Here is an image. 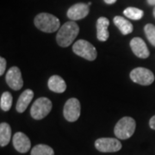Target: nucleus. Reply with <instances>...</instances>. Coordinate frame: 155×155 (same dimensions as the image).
<instances>
[{
  "label": "nucleus",
  "mask_w": 155,
  "mask_h": 155,
  "mask_svg": "<svg viewBox=\"0 0 155 155\" xmlns=\"http://www.w3.org/2000/svg\"><path fill=\"white\" fill-rule=\"evenodd\" d=\"M34 97V91L31 90H26L22 92L21 96L19 97V98L17 100V112L19 113H22L27 110L28 106L29 105V104L31 103V101Z\"/></svg>",
  "instance_id": "nucleus-14"
},
{
  "label": "nucleus",
  "mask_w": 155,
  "mask_h": 155,
  "mask_svg": "<svg viewBox=\"0 0 155 155\" xmlns=\"http://www.w3.org/2000/svg\"><path fill=\"white\" fill-rule=\"evenodd\" d=\"M35 27L45 33H54L61 28L59 18L49 13H40L35 20Z\"/></svg>",
  "instance_id": "nucleus-2"
},
{
  "label": "nucleus",
  "mask_w": 155,
  "mask_h": 155,
  "mask_svg": "<svg viewBox=\"0 0 155 155\" xmlns=\"http://www.w3.org/2000/svg\"><path fill=\"white\" fill-rule=\"evenodd\" d=\"M153 16H154L155 17V7H154V9H153Z\"/></svg>",
  "instance_id": "nucleus-26"
},
{
  "label": "nucleus",
  "mask_w": 155,
  "mask_h": 155,
  "mask_svg": "<svg viewBox=\"0 0 155 155\" xmlns=\"http://www.w3.org/2000/svg\"><path fill=\"white\" fill-rule=\"evenodd\" d=\"M149 125L150 127H151L152 129H154L155 130V116H153L151 119H150Z\"/></svg>",
  "instance_id": "nucleus-23"
},
{
  "label": "nucleus",
  "mask_w": 155,
  "mask_h": 155,
  "mask_svg": "<svg viewBox=\"0 0 155 155\" xmlns=\"http://www.w3.org/2000/svg\"><path fill=\"white\" fill-rule=\"evenodd\" d=\"M5 79L7 84L14 91H19L23 85L22 73L20 69L17 67H12L7 72Z\"/></svg>",
  "instance_id": "nucleus-9"
},
{
  "label": "nucleus",
  "mask_w": 155,
  "mask_h": 155,
  "mask_svg": "<svg viewBox=\"0 0 155 155\" xmlns=\"http://www.w3.org/2000/svg\"><path fill=\"white\" fill-rule=\"evenodd\" d=\"M52 102L47 97H40L33 104L30 115L35 120H41L47 116L52 110Z\"/></svg>",
  "instance_id": "nucleus-5"
},
{
  "label": "nucleus",
  "mask_w": 155,
  "mask_h": 155,
  "mask_svg": "<svg viewBox=\"0 0 155 155\" xmlns=\"http://www.w3.org/2000/svg\"><path fill=\"white\" fill-rule=\"evenodd\" d=\"M147 3L150 5H155V0H147Z\"/></svg>",
  "instance_id": "nucleus-25"
},
{
  "label": "nucleus",
  "mask_w": 155,
  "mask_h": 155,
  "mask_svg": "<svg viewBox=\"0 0 155 155\" xmlns=\"http://www.w3.org/2000/svg\"><path fill=\"white\" fill-rule=\"evenodd\" d=\"M110 25L109 19L106 17H99L97 22V37L100 41H105L108 40L110 34L108 27Z\"/></svg>",
  "instance_id": "nucleus-13"
},
{
  "label": "nucleus",
  "mask_w": 155,
  "mask_h": 155,
  "mask_svg": "<svg viewBox=\"0 0 155 155\" xmlns=\"http://www.w3.org/2000/svg\"><path fill=\"white\" fill-rule=\"evenodd\" d=\"M11 138V126L6 123L2 122L0 124V146L5 147L9 144Z\"/></svg>",
  "instance_id": "nucleus-17"
},
{
  "label": "nucleus",
  "mask_w": 155,
  "mask_h": 155,
  "mask_svg": "<svg viewBox=\"0 0 155 155\" xmlns=\"http://www.w3.org/2000/svg\"><path fill=\"white\" fill-rule=\"evenodd\" d=\"M136 122L132 117L125 116L122 117L116 123L114 128V132L117 138L121 140H127L130 138L135 131Z\"/></svg>",
  "instance_id": "nucleus-3"
},
{
  "label": "nucleus",
  "mask_w": 155,
  "mask_h": 155,
  "mask_svg": "<svg viewBox=\"0 0 155 155\" xmlns=\"http://www.w3.org/2000/svg\"><path fill=\"white\" fill-rule=\"evenodd\" d=\"M145 34L147 40L153 46L155 47V26L153 24L148 23L145 26L144 28Z\"/></svg>",
  "instance_id": "nucleus-21"
},
{
  "label": "nucleus",
  "mask_w": 155,
  "mask_h": 155,
  "mask_svg": "<svg viewBox=\"0 0 155 155\" xmlns=\"http://www.w3.org/2000/svg\"><path fill=\"white\" fill-rule=\"evenodd\" d=\"M95 147L102 153H114L122 149L121 142L115 138H100L95 141Z\"/></svg>",
  "instance_id": "nucleus-8"
},
{
  "label": "nucleus",
  "mask_w": 155,
  "mask_h": 155,
  "mask_svg": "<svg viewBox=\"0 0 155 155\" xmlns=\"http://www.w3.org/2000/svg\"><path fill=\"white\" fill-rule=\"evenodd\" d=\"M89 11L90 9L88 5L78 3L69 8V10L67 11V17L72 21L81 20L88 16Z\"/></svg>",
  "instance_id": "nucleus-11"
},
{
  "label": "nucleus",
  "mask_w": 155,
  "mask_h": 155,
  "mask_svg": "<svg viewBox=\"0 0 155 155\" xmlns=\"http://www.w3.org/2000/svg\"><path fill=\"white\" fill-rule=\"evenodd\" d=\"M72 51L77 55L90 61L96 60L97 56L96 48L85 40H78L76 41L72 46Z\"/></svg>",
  "instance_id": "nucleus-4"
},
{
  "label": "nucleus",
  "mask_w": 155,
  "mask_h": 155,
  "mask_svg": "<svg viewBox=\"0 0 155 155\" xmlns=\"http://www.w3.org/2000/svg\"><path fill=\"white\" fill-rule=\"evenodd\" d=\"M104 2H105L106 4H108V5H113V4L116 3V0H104Z\"/></svg>",
  "instance_id": "nucleus-24"
},
{
  "label": "nucleus",
  "mask_w": 155,
  "mask_h": 155,
  "mask_svg": "<svg viewBox=\"0 0 155 155\" xmlns=\"http://www.w3.org/2000/svg\"><path fill=\"white\" fill-rule=\"evenodd\" d=\"M12 96L10 92L5 91L4 92L1 96V99H0V107L1 110L4 111H8L11 110V105H12Z\"/></svg>",
  "instance_id": "nucleus-20"
},
{
  "label": "nucleus",
  "mask_w": 155,
  "mask_h": 155,
  "mask_svg": "<svg viewBox=\"0 0 155 155\" xmlns=\"http://www.w3.org/2000/svg\"><path fill=\"white\" fill-rule=\"evenodd\" d=\"M87 5H88L90 6V5H91V2H89V3H88V4H87Z\"/></svg>",
  "instance_id": "nucleus-27"
},
{
  "label": "nucleus",
  "mask_w": 155,
  "mask_h": 155,
  "mask_svg": "<svg viewBox=\"0 0 155 155\" xmlns=\"http://www.w3.org/2000/svg\"><path fill=\"white\" fill-rule=\"evenodd\" d=\"M78 32L79 27L76 22L73 21L67 22L59 29L56 35V41L59 46L67 48L72 44L78 35Z\"/></svg>",
  "instance_id": "nucleus-1"
},
{
  "label": "nucleus",
  "mask_w": 155,
  "mask_h": 155,
  "mask_svg": "<svg viewBox=\"0 0 155 155\" xmlns=\"http://www.w3.org/2000/svg\"><path fill=\"white\" fill-rule=\"evenodd\" d=\"M12 142L15 149L21 153H26L31 147L30 140L25 134L17 132L12 138Z\"/></svg>",
  "instance_id": "nucleus-10"
},
{
  "label": "nucleus",
  "mask_w": 155,
  "mask_h": 155,
  "mask_svg": "<svg viewBox=\"0 0 155 155\" xmlns=\"http://www.w3.org/2000/svg\"><path fill=\"white\" fill-rule=\"evenodd\" d=\"M6 68V61L5 58L1 57L0 58V75H3L5 71Z\"/></svg>",
  "instance_id": "nucleus-22"
},
{
  "label": "nucleus",
  "mask_w": 155,
  "mask_h": 155,
  "mask_svg": "<svg viewBox=\"0 0 155 155\" xmlns=\"http://www.w3.org/2000/svg\"><path fill=\"white\" fill-rule=\"evenodd\" d=\"M123 14L127 17L130 18L132 20H140V18H142L144 12L143 11L140 10L138 8H134V7H128L125 11H123Z\"/></svg>",
  "instance_id": "nucleus-19"
},
{
  "label": "nucleus",
  "mask_w": 155,
  "mask_h": 155,
  "mask_svg": "<svg viewBox=\"0 0 155 155\" xmlns=\"http://www.w3.org/2000/svg\"><path fill=\"white\" fill-rule=\"evenodd\" d=\"M48 85L50 91L56 93H62L67 90V84L65 80L59 75H54L50 77L48 82Z\"/></svg>",
  "instance_id": "nucleus-15"
},
{
  "label": "nucleus",
  "mask_w": 155,
  "mask_h": 155,
  "mask_svg": "<svg viewBox=\"0 0 155 155\" xmlns=\"http://www.w3.org/2000/svg\"><path fill=\"white\" fill-rule=\"evenodd\" d=\"M130 48L135 55L140 59H147L150 55L148 48L141 38L135 37L130 41Z\"/></svg>",
  "instance_id": "nucleus-12"
},
{
  "label": "nucleus",
  "mask_w": 155,
  "mask_h": 155,
  "mask_svg": "<svg viewBox=\"0 0 155 155\" xmlns=\"http://www.w3.org/2000/svg\"><path fill=\"white\" fill-rule=\"evenodd\" d=\"M113 21H114V23L116 24V27L122 32V35H128V34L132 33L133 25L131 22L127 21L124 17L116 16L114 17Z\"/></svg>",
  "instance_id": "nucleus-16"
},
{
  "label": "nucleus",
  "mask_w": 155,
  "mask_h": 155,
  "mask_svg": "<svg viewBox=\"0 0 155 155\" xmlns=\"http://www.w3.org/2000/svg\"><path fill=\"white\" fill-rule=\"evenodd\" d=\"M130 78L134 83L141 85H150L154 81V75L152 71L145 67H137L130 72Z\"/></svg>",
  "instance_id": "nucleus-6"
},
{
  "label": "nucleus",
  "mask_w": 155,
  "mask_h": 155,
  "mask_svg": "<svg viewBox=\"0 0 155 155\" xmlns=\"http://www.w3.org/2000/svg\"><path fill=\"white\" fill-rule=\"evenodd\" d=\"M80 110L81 106L79 101L77 98H70L67 100L64 106V117L68 122H76L80 116Z\"/></svg>",
  "instance_id": "nucleus-7"
},
{
  "label": "nucleus",
  "mask_w": 155,
  "mask_h": 155,
  "mask_svg": "<svg viewBox=\"0 0 155 155\" xmlns=\"http://www.w3.org/2000/svg\"><path fill=\"white\" fill-rule=\"evenodd\" d=\"M31 155H54V152L48 145L39 144L32 148Z\"/></svg>",
  "instance_id": "nucleus-18"
}]
</instances>
